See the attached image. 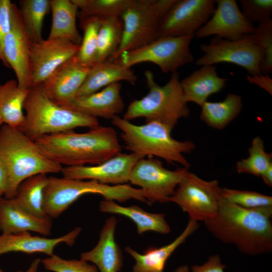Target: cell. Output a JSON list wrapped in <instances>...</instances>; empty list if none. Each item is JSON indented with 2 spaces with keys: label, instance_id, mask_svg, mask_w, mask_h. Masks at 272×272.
Masks as SVG:
<instances>
[{
  "label": "cell",
  "instance_id": "1",
  "mask_svg": "<svg viewBox=\"0 0 272 272\" xmlns=\"http://www.w3.org/2000/svg\"><path fill=\"white\" fill-rule=\"evenodd\" d=\"M272 206L247 209L222 197L214 217L204 222L216 238L234 244L243 253L257 255L272 251Z\"/></svg>",
  "mask_w": 272,
  "mask_h": 272
},
{
  "label": "cell",
  "instance_id": "2",
  "mask_svg": "<svg viewBox=\"0 0 272 272\" xmlns=\"http://www.w3.org/2000/svg\"><path fill=\"white\" fill-rule=\"evenodd\" d=\"M34 142L46 157L66 167L98 165L121 150L115 129L99 125L83 133L72 130L44 135Z\"/></svg>",
  "mask_w": 272,
  "mask_h": 272
},
{
  "label": "cell",
  "instance_id": "3",
  "mask_svg": "<svg viewBox=\"0 0 272 272\" xmlns=\"http://www.w3.org/2000/svg\"><path fill=\"white\" fill-rule=\"evenodd\" d=\"M113 125L120 130L124 148L143 158L156 156L168 163L179 164L188 169L190 164L184 154L191 153L195 148L193 142L180 141L171 136L172 129L156 121L135 125L118 116L112 119Z\"/></svg>",
  "mask_w": 272,
  "mask_h": 272
},
{
  "label": "cell",
  "instance_id": "4",
  "mask_svg": "<svg viewBox=\"0 0 272 272\" xmlns=\"http://www.w3.org/2000/svg\"><path fill=\"white\" fill-rule=\"evenodd\" d=\"M0 160L5 166L9 186L5 198H13L20 184L39 174L61 172L62 166L46 157L35 142L19 129L0 127Z\"/></svg>",
  "mask_w": 272,
  "mask_h": 272
},
{
  "label": "cell",
  "instance_id": "5",
  "mask_svg": "<svg viewBox=\"0 0 272 272\" xmlns=\"http://www.w3.org/2000/svg\"><path fill=\"white\" fill-rule=\"evenodd\" d=\"M24 110L26 114L19 129L34 141L46 134L81 127L91 128L99 125L96 117L53 103L40 85L29 90Z\"/></svg>",
  "mask_w": 272,
  "mask_h": 272
},
{
  "label": "cell",
  "instance_id": "6",
  "mask_svg": "<svg viewBox=\"0 0 272 272\" xmlns=\"http://www.w3.org/2000/svg\"><path fill=\"white\" fill-rule=\"evenodd\" d=\"M145 76L149 92L143 98L131 102L122 118L130 121L144 117L146 122L158 121L173 129L180 119L187 117L190 113L179 73H172L169 81L163 86L155 82L150 71L145 72Z\"/></svg>",
  "mask_w": 272,
  "mask_h": 272
},
{
  "label": "cell",
  "instance_id": "7",
  "mask_svg": "<svg viewBox=\"0 0 272 272\" xmlns=\"http://www.w3.org/2000/svg\"><path fill=\"white\" fill-rule=\"evenodd\" d=\"M88 193L100 194L105 199L121 202L130 199L147 202L141 189L127 184L110 185L92 180L51 176L44 190V212L49 217L56 218L78 198Z\"/></svg>",
  "mask_w": 272,
  "mask_h": 272
},
{
  "label": "cell",
  "instance_id": "8",
  "mask_svg": "<svg viewBox=\"0 0 272 272\" xmlns=\"http://www.w3.org/2000/svg\"><path fill=\"white\" fill-rule=\"evenodd\" d=\"M176 0H133L120 17L123 30L121 43L108 60H116L124 51L143 47L157 38L160 22Z\"/></svg>",
  "mask_w": 272,
  "mask_h": 272
},
{
  "label": "cell",
  "instance_id": "9",
  "mask_svg": "<svg viewBox=\"0 0 272 272\" xmlns=\"http://www.w3.org/2000/svg\"><path fill=\"white\" fill-rule=\"evenodd\" d=\"M194 36L158 38L143 47L123 52L116 60L128 68L140 63L151 62L157 64L163 73H172L193 61L190 44Z\"/></svg>",
  "mask_w": 272,
  "mask_h": 272
},
{
  "label": "cell",
  "instance_id": "10",
  "mask_svg": "<svg viewBox=\"0 0 272 272\" xmlns=\"http://www.w3.org/2000/svg\"><path fill=\"white\" fill-rule=\"evenodd\" d=\"M222 191L218 180H205L188 170L170 201L179 206L189 219L204 222L216 215Z\"/></svg>",
  "mask_w": 272,
  "mask_h": 272
},
{
  "label": "cell",
  "instance_id": "11",
  "mask_svg": "<svg viewBox=\"0 0 272 272\" xmlns=\"http://www.w3.org/2000/svg\"><path fill=\"white\" fill-rule=\"evenodd\" d=\"M187 169L179 167L170 170L163 167L162 163L153 157L140 159L132 169L129 182L141 187L147 203L170 202L186 173Z\"/></svg>",
  "mask_w": 272,
  "mask_h": 272
},
{
  "label": "cell",
  "instance_id": "12",
  "mask_svg": "<svg viewBox=\"0 0 272 272\" xmlns=\"http://www.w3.org/2000/svg\"><path fill=\"white\" fill-rule=\"evenodd\" d=\"M200 49L203 55L195 61L198 66L230 63L243 67L250 75L261 73L263 53L249 34L235 40L216 36L209 44L200 45Z\"/></svg>",
  "mask_w": 272,
  "mask_h": 272
},
{
  "label": "cell",
  "instance_id": "13",
  "mask_svg": "<svg viewBox=\"0 0 272 272\" xmlns=\"http://www.w3.org/2000/svg\"><path fill=\"white\" fill-rule=\"evenodd\" d=\"M215 8L214 0H176L160 22L157 38L195 34Z\"/></svg>",
  "mask_w": 272,
  "mask_h": 272
},
{
  "label": "cell",
  "instance_id": "14",
  "mask_svg": "<svg viewBox=\"0 0 272 272\" xmlns=\"http://www.w3.org/2000/svg\"><path fill=\"white\" fill-rule=\"evenodd\" d=\"M31 42L18 7L13 3L11 25L5 40L4 55L8 67L15 72L19 86L25 90L32 87L30 58Z\"/></svg>",
  "mask_w": 272,
  "mask_h": 272
},
{
  "label": "cell",
  "instance_id": "15",
  "mask_svg": "<svg viewBox=\"0 0 272 272\" xmlns=\"http://www.w3.org/2000/svg\"><path fill=\"white\" fill-rule=\"evenodd\" d=\"M80 45L61 38L31 42L30 65L32 87L41 84L62 63L78 53Z\"/></svg>",
  "mask_w": 272,
  "mask_h": 272
},
{
  "label": "cell",
  "instance_id": "16",
  "mask_svg": "<svg viewBox=\"0 0 272 272\" xmlns=\"http://www.w3.org/2000/svg\"><path fill=\"white\" fill-rule=\"evenodd\" d=\"M213 15L195 33L196 38L212 35L235 40L252 33L254 27L243 15L235 0H217Z\"/></svg>",
  "mask_w": 272,
  "mask_h": 272
},
{
  "label": "cell",
  "instance_id": "17",
  "mask_svg": "<svg viewBox=\"0 0 272 272\" xmlns=\"http://www.w3.org/2000/svg\"><path fill=\"white\" fill-rule=\"evenodd\" d=\"M142 158L133 154L119 153L98 165L62 167L63 177L92 180L104 184L117 185L129 182L130 172Z\"/></svg>",
  "mask_w": 272,
  "mask_h": 272
},
{
  "label": "cell",
  "instance_id": "18",
  "mask_svg": "<svg viewBox=\"0 0 272 272\" xmlns=\"http://www.w3.org/2000/svg\"><path fill=\"white\" fill-rule=\"evenodd\" d=\"M90 67L81 63L75 55L60 65L39 85L53 103L66 107L76 98Z\"/></svg>",
  "mask_w": 272,
  "mask_h": 272
},
{
  "label": "cell",
  "instance_id": "19",
  "mask_svg": "<svg viewBox=\"0 0 272 272\" xmlns=\"http://www.w3.org/2000/svg\"><path fill=\"white\" fill-rule=\"evenodd\" d=\"M81 230L80 227H76L61 237L53 238L33 236L29 232L2 234L0 236V255L22 252L27 254L40 252L51 256L54 248L60 243L72 246Z\"/></svg>",
  "mask_w": 272,
  "mask_h": 272
},
{
  "label": "cell",
  "instance_id": "20",
  "mask_svg": "<svg viewBox=\"0 0 272 272\" xmlns=\"http://www.w3.org/2000/svg\"><path fill=\"white\" fill-rule=\"evenodd\" d=\"M121 84H110L91 94L75 98L65 107L106 119H112L121 113L124 103L120 95Z\"/></svg>",
  "mask_w": 272,
  "mask_h": 272
},
{
  "label": "cell",
  "instance_id": "21",
  "mask_svg": "<svg viewBox=\"0 0 272 272\" xmlns=\"http://www.w3.org/2000/svg\"><path fill=\"white\" fill-rule=\"evenodd\" d=\"M52 226L51 218H39L21 208L14 198L0 199V230L2 234L32 231L48 236Z\"/></svg>",
  "mask_w": 272,
  "mask_h": 272
},
{
  "label": "cell",
  "instance_id": "22",
  "mask_svg": "<svg viewBox=\"0 0 272 272\" xmlns=\"http://www.w3.org/2000/svg\"><path fill=\"white\" fill-rule=\"evenodd\" d=\"M117 223L115 217L108 218L96 246L81 254L80 259L93 263L99 272H119L122 267V253L114 237Z\"/></svg>",
  "mask_w": 272,
  "mask_h": 272
},
{
  "label": "cell",
  "instance_id": "23",
  "mask_svg": "<svg viewBox=\"0 0 272 272\" xmlns=\"http://www.w3.org/2000/svg\"><path fill=\"white\" fill-rule=\"evenodd\" d=\"M198 227V222L189 219L183 231L172 242L160 248H149L143 254L126 247L125 250L135 261L132 272H163L167 259Z\"/></svg>",
  "mask_w": 272,
  "mask_h": 272
},
{
  "label": "cell",
  "instance_id": "24",
  "mask_svg": "<svg viewBox=\"0 0 272 272\" xmlns=\"http://www.w3.org/2000/svg\"><path fill=\"white\" fill-rule=\"evenodd\" d=\"M137 80V76L130 68L123 66L117 60H106L96 63L90 67L75 98L91 94L121 81L133 85Z\"/></svg>",
  "mask_w": 272,
  "mask_h": 272
},
{
  "label": "cell",
  "instance_id": "25",
  "mask_svg": "<svg viewBox=\"0 0 272 272\" xmlns=\"http://www.w3.org/2000/svg\"><path fill=\"white\" fill-rule=\"evenodd\" d=\"M228 78L218 76L214 65H204L180 81L185 101L200 106L211 95L221 91Z\"/></svg>",
  "mask_w": 272,
  "mask_h": 272
},
{
  "label": "cell",
  "instance_id": "26",
  "mask_svg": "<svg viewBox=\"0 0 272 272\" xmlns=\"http://www.w3.org/2000/svg\"><path fill=\"white\" fill-rule=\"evenodd\" d=\"M99 209L104 213L121 215L129 218L137 225V232L140 235L149 231L162 234L171 231L165 215L162 213H149L135 205L123 207L114 200L105 199L100 202Z\"/></svg>",
  "mask_w": 272,
  "mask_h": 272
},
{
  "label": "cell",
  "instance_id": "27",
  "mask_svg": "<svg viewBox=\"0 0 272 272\" xmlns=\"http://www.w3.org/2000/svg\"><path fill=\"white\" fill-rule=\"evenodd\" d=\"M52 24L47 39L61 38L80 45L82 37L76 25L78 8L72 0H49Z\"/></svg>",
  "mask_w": 272,
  "mask_h": 272
},
{
  "label": "cell",
  "instance_id": "28",
  "mask_svg": "<svg viewBox=\"0 0 272 272\" xmlns=\"http://www.w3.org/2000/svg\"><path fill=\"white\" fill-rule=\"evenodd\" d=\"M29 90L21 88L16 80L0 84V118L3 123L19 129L25 118L24 105Z\"/></svg>",
  "mask_w": 272,
  "mask_h": 272
},
{
  "label": "cell",
  "instance_id": "29",
  "mask_svg": "<svg viewBox=\"0 0 272 272\" xmlns=\"http://www.w3.org/2000/svg\"><path fill=\"white\" fill-rule=\"evenodd\" d=\"M242 106L240 96L229 93L222 101H206L202 104L200 118L212 128L222 129L239 115Z\"/></svg>",
  "mask_w": 272,
  "mask_h": 272
},
{
  "label": "cell",
  "instance_id": "30",
  "mask_svg": "<svg viewBox=\"0 0 272 272\" xmlns=\"http://www.w3.org/2000/svg\"><path fill=\"white\" fill-rule=\"evenodd\" d=\"M48 181L45 174L31 176L20 184L13 198L29 213L39 218L48 217L43 208L44 190Z\"/></svg>",
  "mask_w": 272,
  "mask_h": 272
},
{
  "label": "cell",
  "instance_id": "31",
  "mask_svg": "<svg viewBox=\"0 0 272 272\" xmlns=\"http://www.w3.org/2000/svg\"><path fill=\"white\" fill-rule=\"evenodd\" d=\"M123 26L120 17L102 19L99 30L95 63L108 60L117 50L122 40Z\"/></svg>",
  "mask_w": 272,
  "mask_h": 272
},
{
  "label": "cell",
  "instance_id": "32",
  "mask_svg": "<svg viewBox=\"0 0 272 272\" xmlns=\"http://www.w3.org/2000/svg\"><path fill=\"white\" fill-rule=\"evenodd\" d=\"M19 10L32 42L44 39L42 36L43 21L50 8L49 0H21Z\"/></svg>",
  "mask_w": 272,
  "mask_h": 272
},
{
  "label": "cell",
  "instance_id": "33",
  "mask_svg": "<svg viewBox=\"0 0 272 272\" xmlns=\"http://www.w3.org/2000/svg\"><path fill=\"white\" fill-rule=\"evenodd\" d=\"M80 11V19L97 17L104 19L120 17L133 0H72Z\"/></svg>",
  "mask_w": 272,
  "mask_h": 272
},
{
  "label": "cell",
  "instance_id": "34",
  "mask_svg": "<svg viewBox=\"0 0 272 272\" xmlns=\"http://www.w3.org/2000/svg\"><path fill=\"white\" fill-rule=\"evenodd\" d=\"M248 152L249 156L247 158L242 159L237 163V172L260 177L272 164V154L265 151L263 141L259 136L252 140Z\"/></svg>",
  "mask_w": 272,
  "mask_h": 272
},
{
  "label": "cell",
  "instance_id": "35",
  "mask_svg": "<svg viewBox=\"0 0 272 272\" xmlns=\"http://www.w3.org/2000/svg\"><path fill=\"white\" fill-rule=\"evenodd\" d=\"M101 21L102 19L97 17L80 19L84 35L76 56L81 63L89 67L95 64L98 35Z\"/></svg>",
  "mask_w": 272,
  "mask_h": 272
},
{
  "label": "cell",
  "instance_id": "36",
  "mask_svg": "<svg viewBox=\"0 0 272 272\" xmlns=\"http://www.w3.org/2000/svg\"><path fill=\"white\" fill-rule=\"evenodd\" d=\"M251 39L261 48L263 58L260 65L261 74L272 72V20L262 21L249 34Z\"/></svg>",
  "mask_w": 272,
  "mask_h": 272
},
{
  "label": "cell",
  "instance_id": "37",
  "mask_svg": "<svg viewBox=\"0 0 272 272\" xmlns=\"http://www.w3.org/2000/svg\"><path fill=\"white\" fill-rule=\"evenodd\" d=\"M221 197L232 203L247 209L272 206V196L248 190L222 188Z\"/></svg>",
  "mask_w": 272,
  "mask_h": 272
},
{
  "label": "cell",
  "instance_id": "38",
  "mask_svg": "<svg viewBox=\"0 0 272 272\" xmlns=\"http://www.w3.org/2000/svg\"><path fill=\"white\" fill-rule=\"evenodd\" d=\"M46 270L54 272H99L94 264L80 260H66L52 254L41 260Z\"/></svg>",
  "mask_w": 272,
  "mask_h": 272
},
{
  "label": "cell",
  "instance_id": "39",
  "mask_svg": "<svg viewBox=\"0 0 272 272\" xmlns=\"http://www.w3.org/2000/svg\"><path fill=\"white\" fill-rule=\"evenodd\" d=\"M242 13L251 23L270 19L272 15L271 0H240Z\"/></svg>",
  "mask_w": 272,
  "mask_h": 272
},
{
  "label": "cell",
  "instance_id": "40",
  "mask_svg": "<svg viewBox=\"0 0 272 272\" xmlns=\"http://www.w3.org/2000/svg\"><path fill=\"white\" fill-rule=\"evenodd\" d=\"M13 3L10 0H0V60L8 67L4 55V46L6 37L11 25Z\"/></svg>",
  "mask_w": 272,
  "mask_h": 272
},
{
  "label": "cell",
  "instance_id": "41",
  "mask_svg": "<svg viewBox=\"0 0 272 272\" xmlns=\"http://www.w3.org/2000/svg\"><path fill=\"white\" fill-rule=\"evenodd\" d=\"M226 267L220 256L214 254L210 256L203 264L192 265L190 269V272H224Z\"/></svg>",
  "mask_w": 272,
  "mask_h": 272
},
{
  "label": "cell",
  "instance_id": "42",
  "mask_svg": "<svg viewBox=\"0 0 272 272\" xmlns=\"http://www.w3.org/2000/svg\"><path fill=\"white\" fill-rule=\"evenodd\" d=\"M246 79L250 84L257 85L260 88L272 95V79L268 75L259 74L256 75H248Z\"/></svg>",
  "mask_w": 272,
  "mask_h": 272
},
{
  "label": "cell",
  "instance_id": "43",
  "mask_svg": "<svg viewBox=\"0 0 272 272\" xmlns=\"http://www.w3.org/2000/svg\"><path fill=\"white\" fill-rule=\"evenodd\" d=\"M9 186V177L7 169L0 160V199L5 195Z\"/></svg>",
  "mask_w": 272,
  "mask_h": 272
},
{
  "label": "cell",
  "instance_id": "44",
  "mask_svg": "<svg viewBox=\"0 0 272 272\" xmlns=\"http://www.w3.org/2000/svg\"><path fill=\"white\" fill-rule=\"evenodd\" d=\"M260 177L265 184L269 187L272 186V164L268 166Z\"/></svg>",
  "mask_w": 272,
  "mask_h": 272
},
{
  "label": "cell",
  "instance_id": "45",
  "mask_svg": "<svg viewBox=\"0 0 272 272\" xmlns=\"http://www.w3.org/2000/svg\"><path fill=\"white\" fill-rule=\"evenodd\" d=\"M40 262V258H36L32 261L30 266L26 270L24 271H18L17 272H37Z\"/></svg>",
  "mask_w": 272,
  "mask_h": 272
},
{
  "label": "cell",
  "instance_id": "46",
  "mask_svg": "<svg viewBox=\"0 0 272 272\" xmlns=\"http://www.w3.org/2000/svg\"><path fill=\"white\" fill-rule=\"evenodd\" d=\"M173 272H190V269L188 265H182L178 266Z\"/></svg>",
  "mask_w": 272,
  "mask_h": 272
},
{
  "label": "cell",
  "instance_id": "47",
  "mask_svg": "<svg viewBox=\"0 0 272 272\" xmlns=\"http://www.w3.org/2000/svg\"><path fill=\"white\" fill-rule=\"evenodd\" d=\"M3 124H4V123H3V122L2 120V119H1V118H0V127H1V126H2Z\"/></svg>",
  "mask_w": 272,
  "mask_h": 272
},
{
  "label": "cell",
  "instance_id": "48",
  "mask_svg": "<svg viewBox=\"0 0 272 272\" xmlns=\"http://www.w3.org/2000/svg\"><path fill=\"white\" fill-rule=\"evenodd\" d=\"M0 272H4L0 268Z\"/></svg>",
  "mask_w": 272,
  "mask_h": 272
}]
</instances>
